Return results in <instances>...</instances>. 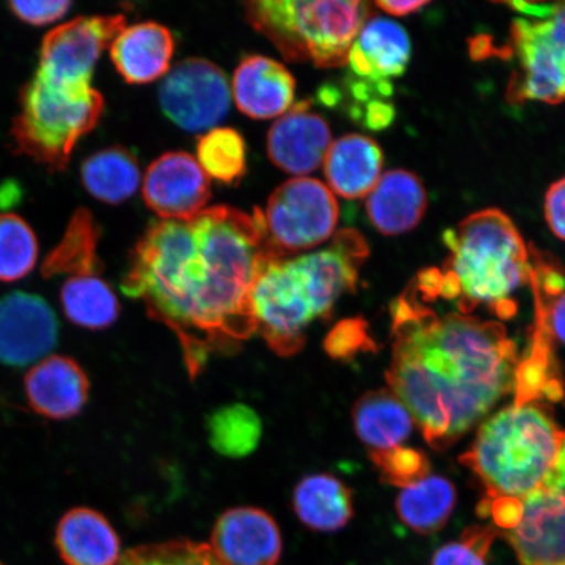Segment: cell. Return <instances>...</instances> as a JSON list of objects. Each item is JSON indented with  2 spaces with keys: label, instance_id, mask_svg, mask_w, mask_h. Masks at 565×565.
<instances>
[{
  "label": "cell",
  "instance_id": "cell-1",
  "mask_svg": "<svg viewBox=\"0 0 565 565\" xmlns=\"http://www.w3.org/2000/svg\"><path fill=\"white\" fill-rule=\"evenodd\" d=\"M275 257L263 212L204 209L186 222L151 224L131 253L121 288L173 330L194 379L211 355L230 353L256 333L252 288Z\"/></svg>",
  "mask_w": 565,
  "mask_h": 565
},
{
  "label": "cell",
  "instance_id": "cell-2",
  "mask_svg": "<svg viewBox=\"0 0 565 565\" xmlns=\"http://www.w3.org/2000/svg\"><path fill=\"white\" fill-rule=\"evenodd\" d=\"M392 318L387 384L434 449L449 448L514 391L518 345L503 323L441 316L413 285L392 303Z\"/></svg>",
  "mask_w": 565,
  "mask_h": 565
},
{
  "label": "cell",
  "instance_id": "cell-3",
  "mask_svg": "<svg viewBox=\"0 0 565 565\" xmlns=\"http://www.w3.org/2000/svg\"><path fill=\"white\" fill-rule=\"evenodd\" d=\"M449 249L443 270L427 268L413 282L424 301L456 300L462 315L486 307L503 320L518 313L513 296L530 285V246L498 209L477 211L444 233Z\"/></svg>",
  "mask_w": 565,
  "mask_h": 565
},
{
  "label": "cell",
  "instance_id": "cell-4",
  "mask_svg": "<svg viewBox=\"0 0 565 565\" xmlns=\"http://www.w3.org/2000/svg\"><path fill=\"white\" fill-rule=\"evenodd\" d=\"M563 434L548 406L514 404L483 423L459 462L484 486L483 503L524 500L545 483Z\"/></svg>",
  "mask_w": 565,
  "mask_h": 565
},
{
  "label": "cell",
  "instance_id": "cell-5",
  "mask_svg": "<svg viewBox=\"0 0 565 565\" xmlns=\"http://www.w3.org/2000/svg\"><path fill=\"white\" fill-rule=\"evenodd\" d=\"M244 6L254 30L266 35L287 61L312 62L321 68L349 63L353 42L371 15L370 6L358 0H258Z\"/></svg>",
  "mask_w": 565,
  "mask_h": 565
},
{
  "label": "cell",
  "instance_id": "cell-6",
  "mask_svg": "<svg viewBox=\"0 0 565 565\" xmlns=\"http://www.w3.org/2000/svg\"><path fill=\"white\" fill-rule=\"evenodd\" d=\"M105 108L100 92L49 83L35 75L20 95L12 138L18 151L62 171L83 137L95 129Z\"/></svg>",
  "mask_w": 565,
  "mask_h": 565
},
{
  "label": "cell",
  "instance_id": "cell-7",
  "mask_svg": "<svg viewBox=\"0 0 565 565\" xmlns=\"http://www.w3.org/2000/svg\"><path fill=\"white\" fill-rule=\"evenodd\" d=\"M497 54L518 66L505 92L508 102H565V3H554L546 18L515 19L510 40Z\"/></svg>",
  "mask_w": 565,
  "mask_h": 565
},
{
  "label": "cell",
  "instance_id": "cell-8",
  "mask_svg": "<svg viewBox=\"0 0 565 565\" xmlns=\"http://www.w3.org/2000/svg\"><path fill=\"white\" fill-rule=\"evenodd\" d=\"M250 302L257 330L275 353L292 356L302 349L317 317L294 259H268L254 280Z\"/></svg>",
  "mask_w": 565,
  "mask_h": 565
},
{
  "label": "cell",
  "instance_id": "cell-9",
  "mask_svg": "<svg viewBox=\"0 0 565 565\" xmlns=\"http://www.w3.org/2000/svg\"><path fill=\"white\" fill-rule=\"evenodd\" d=\"M264 217L274 250L282 258L313 249L333 236L339 207L324 183L299 177L275 190Z\"/></svg>",
  "mask_w": 565,
  "mask_h": 565
},
{
  "label": "cell",
  "instance_id": "cell-10",
  "mask_svg": "<svg viewBox=\"0 0 565 565\" xmlns=\"http://www.w3.org/2000/svg\"><path fill=\"white\" fill-rule=\"evenodd\" d=\"M124 28V15L77 18L55 28L42 42L35 75L58 86H90L98 58Z\"/></svg>",
  "mask_w": 565,
  "mask_h": 565
},
{
  "label": "cell",
  "instance_id": "cell-11",
  "mask_svg": "<svg viewBox=\"0 0 565 565\" xmlns=\"http://www.w3.org/2000/svg\"><path fill=\"white\" fill-rule=\"evenodd\" d=\"M159 102L164 115L181 129L209 130L228 115V81L214 63L189 58L169 71L161 83Z\"/></svg>",
  "mask_w": 565,
  "mask_h": 565
},
{
  "label": "cell",
  "instance_id": "cell-12",
  "mask_svg": "<svg viewBox=\"0 0 565 565\" xmlns=\"http://www.w3.org/2000/svg\"><path fill=\"white\" fill-rule=\"evenodd\" d=\"M369 254V244L358 231L342 230L327 249L294 259L317 318H328L342 295L355 291Z\"/></svg>",
  "mask_w": 565,
  "mask_h": 565
},
{
  "label": "cell",
  "instance_id": "cell-13",
  "mask_svg": "<svg viewBox=\"0 0 565 565\" xmlns=\"http://www.w3.org/2000/svg\"><path fill=\"white\" fill-rule=\"evenodd\" d=\"M141 190L147 206L162 221H190L211 198L209 175L186 152L161 154L148 167Z\"/></svg>",
  "mask_w": 565,
  "mask_h": 565
},
{
  "label": "cell",
  "instance_id": "cell-14",
  "mask_svg": "<svg viewBox=\"0 0 565 565\" xmlns=\"http://www.w3.org/2000/svg\"><path fill=\"white\" fill-rule=\"evenodd\" d=\"M54 310L38 295L12 292L0 298V363H38L58 342Z\"/></svg>",
  "mask_w": 565,
  "mask_h": 565
},
{
  "label": "cell",
  "instance_id": "cell-15",
  "mask_svg": "<svg viewBox=\"0 0 565 565\" xmlns=\"http://www.w3.org/2000/svg\"><path fill=\"white\" fill-rule=\"evenodd\" d=\"M505 536L522 565L565 564V498L545 486L527 494Z\"/></svg>",
  "mask_w": 565,
  "mask_h": 565
},
{
  "label": "cell",
  "instance_id": "cell-16",
  "mask_svg": "<svg viewBox=\"0 0 565 565\" xmlns=\"http://www.w3.org/2000/svg\"><path fill=\"white\" fill-rule=\"evenodd\" d=\"M210 546L225 565H278L282 542L270 514L259 508L238 507L218 518Z\"/></svg>",
  "mask_w": 565,
  "mask_h": 565
},
{
  "label": "cell",
  "instance_id": "cell-17",
  "mask_svg": "<svg viewBox=\"0 0 565 565\" xmlns=\"http://www.w3.org/2000/svg\"><path fill=\"white\" fill-rule=\"evenodd\" d=\"M412 58L405 28L391 19L370 18L360 30L349 55L352 73L388 97L392 79L404 75Z\"/></svg>",
  "mask_w": 565,
  "mask_h": 565
},
{
  "label": "cell",
  "instance_id": "cell-18",
  "mask_svg": "<svg viewBox=\"0 0 565 565\" xmlns=\"http://www.w3.org/2000/svg\"><path fill=\"white\" fill-rule=\"evenodd\" d=\"M308 109V103L294 106L268 132V157L289 174L315 172L327 159L331 147L328 122Z\"/></svg>",
  "mask_w": 565,
  "mask_h": 565
},
{
  "label": "cell",
  "instance_id": "cell-19",
  "mask_svg": "<svg viewBox=\"0 0 565 565\" xmlns=\"http://www.w3.org/2000/svg\"><path fill=\"white\" fill-rule=\"evenodd\" d=\"M89 380L74 359L54 355L26 373L28 404L47 419L65 420L82 413L89 398Z\"/></svg>",
  "mask_w": 565,
  "mask_h": 565
},
{
  "label": "cell",
  "instance_id": "cell-20",
  "mask_svg": "<svg viewBox=\"0 0 565 565\" xmlns=\"http://www.w3.org/2000/svg\"><path fill=\"white\" fill-rule=\"evenodd\" d=\"M296 82L281 63L266 56H246L233 76V96L244 115L268 119L292 108Z\"/></svg>",
  "mask_w": 565,
  "mask_h": 565
},
{
  "label": "cell",
  "instance_id": "cell-21",
  "mask_svg": "<svg viewBox=\"0 0 565 565\" xmlns=\"http://www.w3.org/2000/svg\"><path fill=\"white\" fill-rule=\"evenodd\" d=\"M173 52L171 31L153 21L124 28L110 45L111 61L129 84L160 79L171 66Z\"/></svg>",
  "mask_w": 565,
  "mask_h": 565
},
{
  "label": "cell",
  "instance_id": "cell-22",
  "mask_svg": "<svg viewBox=\"0 0 565 565\" xmlns=\"http://www.w3.org/2000/svg\"><path fill=\"white\" fill-rule=\"evenodd\" d=\"M427 207L426 188L418 175L404 169L381 175L366 200L370 221L386 236L404 235L418 227Z\"/></svg>",
  "mask_w": 565,
  "mask_h": 565
},
{
  "label": "cell",
  "instance_id": "cell-23",
  "mask_svg": "<svg viewBox=\"0 0 565 565\" xmlns=\"http://www.w3.org/2000/svg\"><path fill=\"white\" fill-rule=\"evenodd\" d=\"M384 154L373 139L349 134L331 145L324 159L329 186L345 200L369 196L383 172Z\"/></svg>",
  "mask_w": 565,
  "mask_h": 565
},
{
  "label": "cell",
  "instance_id": "cell-24",
  "mask_svg": "<svg viewBox=\"0 0 565 565\" xmlns=\"http://www.w3.org/2000/svg\"><path fill=\"white\" fill-rule=\"evenodd\" d=\"M55 542L67 565H117L121 559V543L115 529L89 508H75L63 515Z\"/></svg>",
  "mask_w": 565,
  "mask_h": 565
},
{
  "label": "cell",
  "instance_id": "cell-25",
  "mask_svg": "<svg viewBox=\"0 0 565 565\" xmlns=\"http://www.w3.org/2000/svg\"><path fill=\"white\" fill-rule=\"evenodd\" d=\"M356 435L371 451L402 447L412 435L414 418L391 388L369 392L352 412Z\"/></svg>",
  "mask_w": 565,
  "mask_h": 565
},
{
  "label": "cell",
  "instance_id": "cell-26",
  "mask_svg": "<svg viewBox=\"0 0 565 565\" xmlns=\"http://www.w3.org/2000/svg\"><path fill=\"white\" fill-rule=\"evenodd\" d=\"M294 510L303 525L316 532L333 533L352 519V491L334 476H307L296 486Z\"/></svg>",
  "mask_w": 565,
  "mask_h": 565
},
{
  "label": "cell",
  "instance_id": "cell-27",
  "mask_svg": "<svg viewBox=\"0 0 565 565\" xmlns=\"http://www.w3.org/2000/svg\"><path fill=\"white\" fill-rule=\"evenodd\" d=\"M100 242V228L94 215L87 209L74 212L61 243L47 254L42 275L45 278L71 275L86 277L103 271V264L97 256V245Z\"/></svg>",
  "mask_w": 565,
  "mask_h": 565
},
{
  "label": "cell",
  "instance_id": "cell-28",
  "mask_svg": "<svg viewBox=\"0 0 565 565\" xmlns=\"http://www.w3.org/2000/svg\"><path fill=\"white\" fill-rule=\"evenodd\" d=\"M82 181L96 200L118 204L134 194L140 185L138 160L124 147L98 151L83 162Z\"/></svg>",
  "mask_w": 565,
  "mask_h": 565
},
{
  "label": "cell",
  "instance_id": "cell-29",
  "mask_svg": "<svg viewBox=\"0 0 565 565\" xmlns=\"http://www.w3.org/2000/svg\"><path fill=\"white\" fill-rule=\"evenodd\" d=\"M455 486L443 477H426L402 489L397 498L398 518L415 533L429 535L447 524L455 510Z\"/></svg>",
  "mask_w": 565,
  "mask_h": 565
},
{
  "label": "cell",
  "instance_id": "cell-30",
  "mask_svg": "<svg viewBox=\"0 0 565 565\" xmlns=\"http://www.w3.org/2000/svg\"><path fill=\"white\" fill-rule=\"evenodd\" d=\"M61 301L68 320L89 330L110 328L121 310L116 292L98 275L67 279Z\"/></svg>",
  "mask_w": 565,
  "mask_h": 565
},
{
  "label": "cell",
  "instance_id": "cell-31",
  "mask_svg": "<svg viewBox=\"0 0 565 565\" xmlns=\"http://www.w3.org/2000/svg\"><path fill=\"white\" fill-rule=\"evenodd\" d=\"M209 437L211 447L217 454L242 458L258 447L263 437V420L249 406H225L210 416Z\"/></svg>",
  "mask_w": 565,
  "mask_h": 565
},
{
  "label": "cell",
  "instance_id": "cell-32",
  "mask_svg": "<svg viewBox=\"0 0 565 565\" xmlns=\"http://www.w3.org/2000/svg\"><path fill=\"white\" fill-rule=\"evenodd\" d=\"M198 162L211 179L232 183L245 174L246 146L244 138L230 127H217L198 143Z\"/></svg>",
  "mask_w": 565,
  "mask_h": 565
},
{
  "label": "cell",
  "instance_id": "cell-33",
  "mask_svg": "<svg viewBox=\"0 0 565 565\" xmlns=\"http://www.w3.org/2000/svg\"><path fill=\"white\" fill-rule=\"evenodd\" d=\"M38 258V237L30 224L15 214H0V281L25 278Z\"/></svg>",
  "mask_w": 565,
  "mask_h": 565
},
{
  "label": "cell",
  "instance_id": "cell-34",
  "mask_svg": "<svg viewBox=\"0 0 565 565\" xmlns=\"http://www.w3.org/2000/svg\"><path fill=\"white\" fill-rule=\"evenodd\" d=\"M117 565H225L206 543L175 540L134 547Z\"/></svg>",
  "mask_w": 565,
  "mask_h": 565
},
{
  "label": "cell",
  "instance_id": "cell-35",
  "mask_svg": "<svg viewBox=\"0 0 565 565\" xmlns=\"http://www.w3.org/2000/svg\"><path fill=\"white\" fill-rule=\"evenodd\" d=\"M371 459L384 482L401 489L428 477L429 462L426 455L419 450L398 447L371 451Z\"/></svg>",
  "mask_w": 565,
  "mask_h": 565
},
{
  "label": "cell",
  "instance_id": "cell-36",
  "mask_svg": "<svg viewBox=\"0 0 565 565\" xmlns=\"http://www.w3.org/2000/svg\"><path fill=\"white\" fill-rule=\"evenodd\" d=\"M497 535L491 526L466 529L459 541L436 551L430 565H487V556Z\"/></svg>",
  "mask_w": 565,
  "mask_h": 565
},
{
  "label": "cell",
  "instance_id": "cell-37",
  "mask_svg": "<svg viewBox=\"0 0 565 565\" xmlns=\"http://www.w3.org/2000/svg\"><path fill=\"white\" fill-rule=\"evenodd\" d=\"M324 350L331 358L349 360L360 352L376 350L369 323L363 318H349L335 324L330 331Z\"/></svg>",
  "mask_w": 565,
  "mask_h": 565
},
{
  "label": "cell",
  "instance_id": "cell-38",
  "mask_svg": "<svg viewBox=\"0 0 565 565\" xmlns=\"http://www.w3.org/2000/svg\"><path fill=\"white\" fill-rule=\"evenodd\" d=\"M73 3L67 0H51V2H10L13 15L24 23L32 25L52 24L66 15Z\"/></svg>",
  "mask_w": 565,
  "mask_h": 565
},
{
  "label": "cell",
  "instance_id": "cell-39",
  "mask_svg": "<svg viewBox=\"0 0 565 565\" xmlns=\"http://www.w3.org/2000/svg\"><path fill=\"white\" fill-rule=\"evenodd\" d=\"M545 217L551 232L565 242V177L554 182L547 190Z\"/></svg>",
  "mask_w": 565,
  "mask_h": 565
},
{
  "label": "cell",
  "instance_id": "cell-40",
  "mask_svg": "<svg viewBox=\"0 0 565 565\" xmlns=\"http://www.w3.org/2000/svg\"><path fill=\"white\" fill-rule=\"evenodd\" d=\"M395 109L392 104L373 100L366 104L364 122L372 130H383L394 121Z\"/></svg>",
  "mask_w": 565,
  "mask_h": 565
},
{
  "label": "cell",
  "instance_id": "cell-41",
  "mask_svg": "<svg viewBox=\"0 0 565 565\" xmlns=\"http://www.w3.org/2000/svg\"><path fill=\"white\" fill-rule=\"evenodd\" d=\"M543 486L565 498V430L553 468H551Z\"/></svg>",
  "mask_w": 565,
  "mask_h": 565
},
{
  "label": "cell",
  "instance_id": "cell-42",
  "mask_svg": "<svg viewBox=\"0 0 565 565\" xmlns=\"http://www.w3.org/2000/svg\"><path fill=\"white\" fill-rule=\"evenodd\" d=\"M379 9L391 13L394 17H407L412 15V13L418 12L423 9V7L428 6V2H423V0H418V2H413V0H408V2H391V0H384V2H376Z\"/></svg>",
  "mask_w": 565,
  "mask_h": 565
},
{
  "label": "cell",
  "instance_id": "cell-43",
  "mask_svg": "<svg viewBox=\"0 0 565 565\" xmlns=\"http://www.w3.org/2000/svg\"><path fill=\"white\" fill-rule=\"evenodd\" d=\"M563 565H565V564H563Z\"/></svg>",
  "mask_w": 565,
  "mask_h": 565
},
{
  "label": "cell",
  "instance_id": "cell-44",
  "mask_svg": "<svg viewBox=\"0 0 565 565\" xmlns=\"http://www.w3.org/2000/svg\"><path fill=\"white\" fill-rule=\"evenodd\" d=\"M0 565H2V564H0Z\"/></svg>",
  "mask_w": 565,
  "mask_h": 565
}]
</instances>
